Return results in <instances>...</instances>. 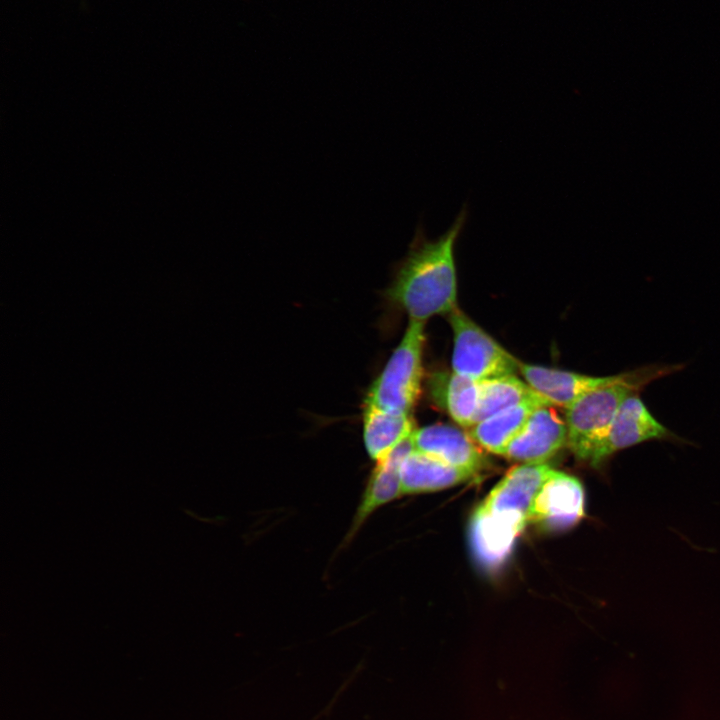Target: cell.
<instances>
[{
  "instance_id": "6da1fadb",
  "label": "cell",
  "mask_w": 720,
  "mask_h": 720,
  "mask_svg": "<svg viewBox=\"0 0 720 720\" xmlns=\"http://www.w3.org/2000/svg\"><path fill=\"white\" fill-rule=\"evenodd\" d=\"M468 219L463 207L451 227L436 239L419 225L409 253L400 263L387 295L410 320L426 321L457 308L455 247Z\"/></svg>"
},
{
  "instance_id": "7a4b0ae2",
  "label": "cell",
  "mask_w": 720,
  "mask_h": 720,
  "mask_svg": "<svg viewBox=\"0 0 720 720\" xmlns=\"http://www.w3.org/2000/svg\"><path fill=\"white\" fill-rule=\"evenodd\" d=\"M683 364H650L617 374L612 382L593 389L565 409L567 445L581 460H590L606 436L621 404L648 384L676 373Z\"/></svg>"
},
{
  "instance_id": "3957f363",
  "label": "cell",
  "mask_w": 720,
  "mask_h": 720,
  "mask_svg": "<svg viewBox=\"0 0 720 720\" xmlns=\"http://www.w3.org/2000/svg\"><path fill=\"white\" fill-rule=\"evenodd\" d=\"M424 340V322L410 320L401 342L370 386L365 403L411 414L421 390Z\"/></svg>"
},
{
  "instance_id": "277c9868",
  "label": "cell",
  "mask_w": 720,
  "mask_h": 720,
  "mask_svg": "<svg viewBox=\"0 0 720 720\" xmlns=\"http://www.w3.org/2000/svg\"><path fill=\"white\" fill-rule=\"evenodd\" d=\"M453 331L452 371L482 382L516 375L520 361L460 309L448 314Z\"/></svg>"
},
{
  "instance_id": "5b68a950",
  "label": "cell",
  "mask_w": 720,
  "mask_h": 720,
  "mask_svg": "<svg viewBox=\"0 0 720 720\" xmlns=\"http://www.w3.org/2000/svg\"><path fill=\"white\" fill-rule=\"evenodd\" d=\"M651 440L678 441L679 437L651 414L640 393L633 394L621 404L589 463L593 467H599L620 450Z\"/></svg>"
},
{
  "instance_id": "8992f818",
  "label": "cell",
  "mask_w": 720,
  "mask_h": 720,
  "mask_svg": "<svg viewBox=\"0 0 720 720\" xmlns=\"http://www.w3.org/2000/svg\"><path fill=\"white\" fill-rule=\"evenodd\" d=\"M585 495L581 482L554 470L537 492L529 512V522L544 529L559 531L577 524L585 513Z\"/></svg>"
},
{
  "instance_id": "52a82bcc",
  "label": "cell",
  "mask_w": 720,
  "mask_h": 720,
  "mask_svg": "<svg viewBox=\"0 0 720 720\" xmlns=\"http://www.w3.org/2000/svg\"><path fill=\"white\" fill-rule=\"evenodd\" d=\"M554 471L545 463H523L509 469L480 506L492 513L514 516L529 522L533 500Z\"/></svg>"
},
{
  "instance_id": "ba28073f",
  "label": "cell",
  "mask_w": 720,
  "mask_h": 720,
  "mask_svg": "<svg viewBox=\"0 0 720 720\" xmlns=\"http://www.w3.org/2000/svg\"><path fill=\"white\" fill-rule=\"evenodd\" d=\"M414 449L412 435L395 448L386 458L375 462L367 480L351 526L344 537L342 547L348 545L364 523L380 507L403 496L400 466L403 459Z\"/></svg>"
},
{
  "instance_id": "9c48e42d",
  "label": "cell",
  "mask_w": 720,
  "mask_h": 720,
  "mask_svg": "<svg viewBox=\"0 0 720 720\" xmlns=\"http://www.w3.org/2000/svg\"><path fill=\"white\" fill-rule=\"evenodd\" d=\"M567 445L566 423L552 406L533 411L518 436L511 441L504 455L523 463H544Z\"/></svg>"
},
{
  "instance_id": "30bf717a",
  "label": "cell",
  "mask_w": 720,
  "mask_h": 720,
  "mask_svg": "<svg viewBox=\"0 0 720 720\" xmlns=\"http://www.w3.org/2000/svg\"><path fill=\"white\" fill-rule=\"evenodd\" d=\"M412 442L414 450L475 474L487 464L483 452L471 436L449 424L438 423L415 429Z\"/></svg>"
},
{
  "instance_id": "8fae6325",
  "label": "cell",
  "mask_w": 720,
  "mask_h": 720,
  "mask_svg": "<svg viewBox=\"0 0 720 720\" xmlns=\"http://www.w3.org/2000/svg\"><path fill=\"white\" fill-rule=\"evenodd\" d=\"M527 524L520 518L495 514L479 505L470 526L471 545L477 560L489 568L500 565Z\"/></svg>"
},
{
  "instance_id": "7c38bea8",
  "label": "cell",
  "mask_w": 720,
  "mask_h": 720,
  "mask_svg": "<svg viewBox=\"0 0 720 720\" xmlns=\"http://www.w3.org/2000/svg\"><path fill=\"white\" fill-rule=\"evenodd\" d=\"M519 373L524 381L553 406L567 408L585 393L604 386L617 375L595 377L520 362Z\"/></svg>"
},
{
  "instance_id": "4fadbf2b",
  "label": "cell",
  "mask_w": 720,
  "mask_h": 720,
  "mask_svg": "<svg viewBox=\"0 0 720 720\" xmlns=\"http://www.w3.org/2000/svg\"><path fill=\"white\" fill-rule=\"evenodd\" d=\"M475 473L412 450L400 466L402 495L434 492L473 479Z\"/></svg>"
},
{
  "instance_id": "5bb4252c",
  "label": "cell",
  "mask_w": 720,
  "mask_h": 720,
  "mask_svg": "<svg viewBox=\"0 0 720 720\" xmlns=\"http://www.w3.org/2000/svg\"><path fill=\"white\" fill-rule=\"evenodd\" d=\"M432 401L460 426H473L478 411L481 382L455 372H437L428 380Z\"/></svg>"
},
{
  "instance_id": "9a60e30c",
  "label": "cell",
  "mask_w": 720,
  "mask_h": 720,
  "mask_svg": "<svg viewBox=\"0 0 720 720\" xmlns=\"http://www.w3.org/2000/svg\"><path fill=\"white\" fill-rule=\"evenodd\" d=\"M541 406H553L538 397L504 409L469 428L468 434L483 449L504 455L508 445L526 425L530 415Z\"/></svg>"
},
{
  "instance_id": "2e32d148",
  "label": "cell",
  "mask_w": 720,
  "mask_h": 720,
  "mask_svg": "<svg viewBox=\"0 0 720 720\" xmlns=\"http://www.w3.org/2000/svg\"><path fill=\"white\" fill-rule=\"evenodd\" d=\"M415 431L411 414H398L365 403L363 439L369 457L375 462L386 458Z\"/></svg>"
},
{
  "instance_id": "e0dca14e",
  "label": "cell",
  "mask_w": 720,
  "mask_h": 720,
  "mask_svg": "<svg viewBox=\"0 0 720 720\" xmlns=\"http://www.w3.org/2000/svg\"><path fill=\"white\" fill-rule=\"evenodd\" d=\"M538 397L542 396L516 375L482 381L480 402L474 424L504 409Z\"/></svg>"
}]
</instances>
